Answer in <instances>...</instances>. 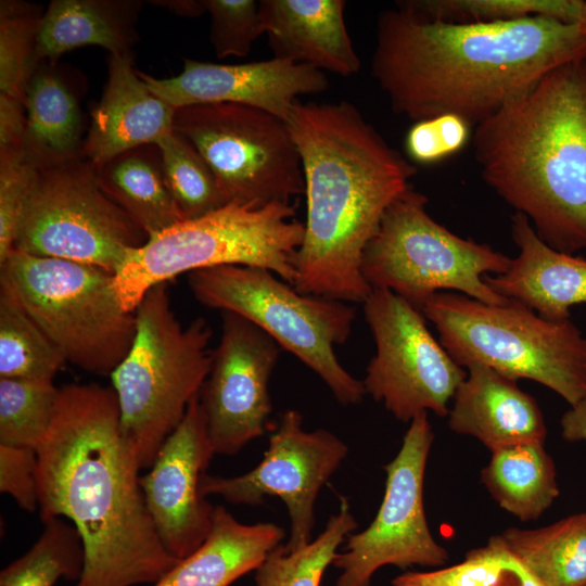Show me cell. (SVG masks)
<instances>
[{
  "mask_svg": "<svg viewBox=\"0 0 586 586\" xmlns=\"http://www.w3.org/2000/svg\"><path fill=\"white\" fill-rule=\"evenodd\" d=\"M343 0H260L264 34L273 58L341 76L358 73Z\"/></svg>",
  "mask_w": 586,
  "mask_h": 586,
  "instance_id": "cell-22",
  "label": "cell"
},
{
  "mask_svg": "<svg viewBox=\"0 0 586 586\" xmlns=\"http://www.w3.org/2000/svg\"><path fill=\"white\" fill-rule=\"evenodd\" d=\"M135 315L133 342L111 380L123 435L140 468L149 469L207 379L212 329L203 318L188 326L178 320L167 283L150 289Z\"/></svg>",
  "mask_w": 586,
  "mask_h": 586,
  "instance_id": "cell-5",
  "label": "cell"
},
{
  "mask_svg": "<svg viewBox=\"0 0 586 586\" xmlns=\"http://www.w3.org/2000/svg\"><path fill=\"white\" fill-rule=\"evenodd\" d=\"M393 586H544L495 536L460 563L431 572H407Z\"/></svg>",
  "mask_w": 586,
  "mask_h": 586,
  "instance_id": "cell-32",
  "label": "cell"
},
{
  "mask_svg": "<svg viewBox=\"0 0 586 586\" xmlns=\"http://www.w3.org/2000/svg\"><path fill=\"white\" fill-rule=\"evenodd\" d=\"M560 424L565 441L586 443V397L564 412Z\"/></svg>",
  "mask_w": 586,
  "mask_h": 586,
  "instance_id": "cell-41",
  "label": "cell"
},
{
  "mask_svg": "<svg viewBox=\"0 0 586 586\" xmlns=\"http://www.w3.org/2000/svg\"><path fill=\"white\" fill-rule=\"evenodd\" d=\"M59 392L52 380L0 378V444L37 450L51 426Z\"/></svg>",
  "mask_w": 586,
  "mask_h": 586,
  "instance_id": "cell-33",
  "label": "cell"
},
{
  "mask_svg": "<svg viewBox=\"0 0 586 586\" xmlns=\"http://www.w3.org/2000/svg\"><path fill=\"white\" fill-rule=\"evenodd\" d=\"M173 130L211 167L227 204L292 203L305 192L288 123L268 112L233 103L189 105L176 110Z\"/></svg>",
  "mask_w": 586,
  "mask_h": 586,
  "instance_id": "cell-12",
  "label": "cell"
},
{
  "mask_svg": "<svg viewBox=\"0 0 586 586\" xmlns=\"http://www.w3.org/2000/svg\"><path fill=\"white\" fill-rule=\"evenodd\" d=\"M467 369L448 411L451 431L479 440L491 451L523 443H545L547 426L543 412L517 380L480 364Z\"/></svg>",
  "mask_w": 586,
  "mask_h": 586,
  "instance_id": "cell-21",
  "label": "cell"
},
{
  "mask_svg": "<svg viewBox=\"0 0 586 586\" xmlns=\"http://www.w3.org/2000/svg\"><path fill=\"white\" fill-rule=\"evenodd\" d=\"M407 158L417 164H434L450 154L435 117L416 122L405 138Z\"/></svg>",
  "mask_w": 586,
  "mask_h": 586,
  "instance_id": "cell-39",
  "label": "cell"
},
{
  "mask_svg": "<svg viewBox=\"0 0 586 586\" xmlns=\"http://www.w3.org/2000/svg\"><path fill=\"white\" fill-rule=\"evenodd\" d=\"M176 109L151 91L132 53L110 54L107 80L87 129L82 156L94 166L173 131Z\"/></svg>",
  "mask_w": 586,
  "mask_h": 586,
  "instance_id": "cell-19",
  "label": "cell"
},
{
  "mask_svg": "<svg viewBox=\"0 0 586 586\" xmlns=\"http://www.w3.org/2000/svg\"><path fill=\"white\" fill-rule=\"evenodd\" d=\"M434 433L428 412L413 418L395 458L383 467L385 492L371 524L349 534L333 565L341 570L336 586H370L384 565L442 566L448 551L433 537L424 510L423 484Z\"/></svg>",
  "mask_w": 586,
  "mask_h": 586,
  "instance_id": "cell-14",
  "label": "cell"
},
{
  "mask_svg": "<svg viewBox=\"0 0 586 586\" xmlns=\"http://www.w3.org/2000/svg\"><path fill=\"white\" fill-rule=\"evenodd\" d=\"M37 458L41 522L68 519L82 540L74 586L154 584L180 561L157 535L113 386H61Z\"/></svg>",
  "mask_w": 586,
  "mask_h": 586,
  "instance_id": "cell-2",
  "label": "cell"
},
{
  "mask_svg": "<svg viewBox=\"0 0 586 586\" xmlns=\"http://www.w3.org/2000/svg\"><path fill=\"white\" fill-rule=\"evenodd\" d=\"M192 294L204 306L238 314L296 356L342 405L359 404L362 381L340 362L334 347L349 337L356 310L345 302L298 292L268 269L224 265L189 273Z\"/></svg>",
  "mask_w": 586,
  "mask_h": 586,
  "instance_id": "cell-9",
  "label": "cell"
},
{
  "mask_svg": "<svg viewBox=\"0 0 586 586\" xmlns=\"http://www.w3.org/2000/svg\"><path fill=\"white\" fill-rule=\"evenodd\" d=\"M544 586H586V512L550 525L496 535Z\"/></svg>",
  "mask_w": 586,
  "mask_h": 586,
  "instance_id": "cell-28",
  "label": "cell"
},
{
  "mask_svg": "<svg viewBox=\"0 0 586 586\" xmlns=\"http://www.w3.org/2000/svg\"><path fill=\"white\" fill-rule=\"evenodd\" d=\"M156 144L182 220L204 216L227 204L213 170L183 137L173 130Z\"/></svg>",
  "mask_w": 586,
  "mask_h": 586,
  "instance_id": "cell-34",
  "label": "cell"
},
{
  "mask_svg": "<svg viewBox=\"0 0 586 586\" xmlns=\"http://www.w3.org/2000/svg\"><path fill=\"white\" fill-rule=\"evenodd\" d=\"M362 304L375 343L362 381L366 394L402 422L429 411L448 416L467 373L432 335L421 310L383 289H372Z\"/></svg>",
  "mask_w": 586,
  "mask_h": 586,
  "instance_id": "cell-13",
  "label": "cell"
},
{
  "mask_svg": "<svg viewBox=\"0 0 586 586\" xmlns=\"http://www.w3.org/2000/svg\"><path fill=\"white\" fill-rule=\"evenodd\" d=\"M11 291L69 362L110 375L133 342L137 320L113 288V273L86 264L13 250L0 263Z\"/></svg>",
  "mask_w": 586,
  "mask_h": 586,
  "instance_id": "cell-8",
  "label": "cell"
},
{
  "mask_svg": "<svg viewBox=\"0 0 586 586\" xmlns=\"http://www.w3.org/2000/svg\"><path fill=\"white\" fill-rule=\"evenodd\" d=\"M292 203L264 206L230 202L204 216L181 220L149 237L113 275L122 307L135 313L153 286L182 273L224 265L258 267L294 284V257L305 226Z\"/></svg>",
  "mask_w": 586,
  "mask_h": 586,
  "instance_id": "cell-6",
  "label": "cell"
},
{
  "mask_svg": "<svg viewBox=\"0 0 586 586\" xmlns=\"http://www.w3.org/2000/svg\"><path fill=\"white\" fill-rule=\"evenodd\" d=\"M95 174L103 192L149 237L182 220L157 144L127 150L95 166Z\"/></svg>",
  "mask_w": 586,
  "mask_h": 586,
  "instance_id": "cell-26",
  "label": "cell"
},
{
  "mask_svg": "<svg viewBox=\"0 0 586 586\" xmlns=\"http://www.w3.org/2000/svg\"><path fill=\"white\" fill-rule=\"evenodd\" d=\"M211 17L209 41L219 59L245 56L264 34L259 1L202 0Z\"/></svg>",
  "mask_w": 586,
  "mask_h": 586,
  "instance_id": "cell-37",
  "label": "cell"
},
{
  "mask_svg": "<svg viewBox=\"0 0 586 586\" xmlns=\"http://www.w3.org/2000/svg\"><path fill=\"white\" fill-rule=\"evenodd\" d=\"M472 143L484 181L547 245L586 249V58L475 125Z\"/></svg>",
  "mask_w": 586,
  "mask_h": 586,
  "instance_id": "cell-4",
  "label": "cell"
},
{
  "mask_svg": "<svg viewBox=\"0 0 586 586\" xmlns=\"http://www.w3.org/2000/svg\"><path fill=\"white\" fill-rule=\"evenodd\" d=\"M39 538L0 572V586H55L80 578L85 549L77 528L63 518L43 522Z\"/></svg>",
  "mask_w": 586,
  "mask_h": 586,
  "instance_id": "cell-30",
  "label": "cell"
},
{
  "mask_svg": "<svg viewBox=\"0 0 586 586\" xmlns=\"http://www.w3.org/2000/svg\"><path fill=\"white\" fill-rule=\"evenodd\" d=\"M420 310L462 368L480 364L532 380L571 407L586 397V337L571 319L547 320L512 298L486 304L455 292L432 295Z\"/></svg>",
  "mask_w": 586,
  "mask_h": 586,
  "instance_id": "cell-7",
  "label": "cell"
},
{
  "mask_svg": "<svg viewBox=\"0 0 586 586\" xmlns=\"http://www.w3.org/2000/svg\"><path fill=\"white\" fill-rule=\"evenodd\" d=\"M221 333L200 392L215 455H234L265 433L270 377L281 347L244 317L221 311Z\"/></svg>",
  "mask_w": 586,
  "mask_h": 586,
  "instance_id": "cell-16",
  "label": "cell"
},
{
  "mask_svg": "<svg viewBox=\"0 0 586 586\" xmlns=\"http://www.w3.org/2000/svg\"><path fill=\"white\" fill-rule=\"evenodd\" d=\"M286 123L302 161L307 208L293 286L364 303L372 288L361 273L362 253L417 168L346 100L297 101Z\"/></svg>",
  "mask_w": 586,
  "mask_h": 586,
  "instance_id": "cell-3",
  "label": "cell"
},
{
  "mask_svg": "<svg viewBox=\"0 0 586 586\" xmlns=\"http://www.w3.org/2000/svg\"><path fill=\"white\" fill-rule=\"evenodd\" d=\"M212 528L203 544L152 586H230L255 571L285 537L271 522L244 524L226 507H214Z\"/></svg>",
  "mask_w": 586,
  "mask_h": 586,
  "instance_id": "cell-23",
  "label": "cell"
},
{
  "mask_svg": "<svg viewBox=\"0 0 586 586\" xmlns=\"http://www.w3.org/2000/svg\"><path fill=\"white\" fill-rule=\"evenodd\" d=\"M25 126V104L0 95V146H23Z\"/></svg>",
  "mask_w": 586,
  "mask_h": 586,
  "instance_id": "cell-40",
  "label": "cell"
},
{
  "mask_svg": "<svg viewBox=\"0 0 586 586\" xmlns=\"http://www.w3.org/2000/svg\"><path fill=\"white\" fill-rule=\"evenodd\" d=\"M37 450L0 444V492L26 512L38 511Z\"/></svg>",
  "mask_w": 586,
  "mask_h": 586,
  "instance_id": "cell-38",
  "label": "cell"
},
{
  "mask_svg": "<svg viewBox=\"0 0 586 586\" xmlns=\"http://www.w3.org/2000/svg\"><path fill=\"white\" fill-rule=\"evenodd\" d=\"M426 205V196L411 186L388 206L362 253L360 269L368 284L392 291L419 310L438 292L504 303L507 298L484 276L505 273L511 258L453 233L429 215Z\"/></svg>",
  "mask_w": 586,
  "mask_h": 586,
  "instance_id": "cell-10",
  "label": "cell"
},
{
  "mask_svg": "<svg viewBox=\"0 0 586 586\" xmlns=\"http://www.w3.org/2000/svg\"><path fill=\"white\" fill-rule=\"evenodd\" d=\"M511 235L518 255L505 273L484 276L485 283L547 320H569L570 308L586 303V259L547 245L520 213L512 216Z\"/></svg>",
  "mask_w": 586,
  "mask_h": 586,
  "instance_id": "cell-20",
  "label": "cell"
},
{
  "mask_svg": "<svg viewBox=\"0 0 586 586\" xmlns=\"http://www.w3.org/2000/svg\"><path fill=\"white\" fill-rule=\"evenodd\" d=\"M149 3L184 17H196L206 12L202 0H157Z\"/></svg>",
  "mask_w": 586,
  "mask_h": 586,
  "instance_id": "cell-42",
  "label": "cell"
},
{
  "mask_svg": "<svg viewBox=\"0 0 586 586\" xmlns=\"http://www.w3.org/2000/svg\"><path fill=\"white\" fill-rule=\"evenodd\" d=\"M24 152L36 168L82 156L86 139L77 88L58 61L35 68L25 92Z\"/></svg>",
  "mask_w": 586,
  "mask_h": 586,
  "instance_id": "cell-24",
  "label": "cell"
},
{
  "mask_svg": "<svg viewBox=\"0 0 586 586\" xmlns=\"http://www.w3.org/2000/svg\"><path fill=\"white\" fill-rule=\"evenodd\" d=\"M142 7L141 0H52L38 30L37 65L85 46H99L110 54L132 53Z\"/></svg>",
  "mask_w": 586,
  "mask_h": 586,
  "instance_id": "cell-25",
  "label": "cell"
},
{
  "mask_svg": "<svg viewBox=\"0 0 586 586\" xmlns=\"http://www.w3.org/2000/svg\"><path fill=\"white\" fill-rule=\"evenodd\" d=\"M348 454L346 444L333 433L304 430L303 416L294 409L280 416L262 461L238 476L202 475L203 496L215 495L233 505L258 506L277 496L286 506L290 536L283 549L297 550L313 539L314 506L321 487Z\"/></svg>",
  "mask_w": 586,
  "mask_h": 586,
  "instance_id": "cell-15",
  "label": "cell"
},
{
  "mask_svg": "<svg viewBox=\"0 0 586 586\" xmlns=\"http://www.w3.org/2000/svg\"><path fill=\"white\" fill-rule=\"evenodd\" d=\"M481 481L500 508L523 522L539 518L559 496L555 462L538 442L493 450Z\"/></svg>",
  "mask_w": 586,
  "mask_h": 586,
  "instance_id": "cell-27",
  "label": "cell"
},
{
  "mask_svg": "<svg viewBox=\"0 0 586 586\" xmlns=\"http://www.w3.org/2000/svg\"><path fill=\"white\" fill-rule=\"evenodd\" d=\"M149 235L101 189L95 166L79 156L37 168L14 249L86 264L114 275Z\"/></svg>",
  "mask_w": 586,
  "mask_h": 586,
  "instance_id": "cell-11",
  "label": "cell"
},
{
  "mask_svg": "<svg viewBox=\"0 0 586 586\" xmlns=\"http://www.w3.org/2000/svg\"><path fill=\"white\" fill-rule=\"evenodd\" d=\"M43 12L21 0L0 2V95L25 104L27 84L37 67V36Z\"/></svg>",
  "mask_w": 586,
  "mask_h": 586,
  "instance_id": "cell-35",
  "label": "cell"
},
{
  "mask_svg": "<svg viewBox=\"0 0 586 586\" xmlns=\"http://www.w3.org/2000/svg\"><path fill=\"white\" fill-rule=\"evenodd\" d=\"M65 364L15 295L0 285V378L53 381Z\"/></svg>",
  "mask_w": 586,
  "mask_h": 586,
  "instance_id": "cell-29",
  "label": "cell"
},
{
  "mask_svg": "<svg viewBox=\"0 0 586 586\" xmlns=\"http://www.w3.org/2000/svg\"><path fill=\"white\" fill-rule=\"evenodd\" d=\"M214 455L199 394L140 477L157 535L178 559L195 551L211 532L215 506L202 495L200 484Z\"/></svg>",
  "mask_w": 586,
  "mask_h": 586,
  "instance_id": "cell-17",
  "label": "cell"
},
{
  "mask_svg": "<svg viewBox=\"0 0 586 586\" xmlns=\"http://www.w3.org/2000/svg\"><path fill=\"white\" fill-rule=\"evenodd\" d=\"M357 528L348 501L341 497L340 510L328 520L321 534L306 546L286 552L275 548L255 570L256 586H320L340 545Z\"/></svg>",
  "mask_w": 586,
  "mask_h": 586,
  "instance_id": "cell-31",
  "label": "cell"
},
{
  "mask_svg": "<svg viewBox=\"0 0 586 586\" xmlns=\"http://www.w3.org/2000/svg\"><path fill=\"white\" fill-rule=\"evenodd\" d=\"M582 58L578 25L542 16L445 22L397 7L378 15L371 75L398 115L416 123L455 114L475 126Z\"/></svg>",
  "mask_w": 586,
  "mask_h": 586,
  "instance_id": "cell-1",
  "label": "cell"
},
{
  "mask_svg": "<svg viewBox=\"0 0 586 586\" xmlns=\"http://www.w3.org/2000/svg\"><path fill=\"white\" fill-rule=\"evenodd\" d=\"M153 93L180 109L195 104L233 103L256 107L283 120L300 95L326 91L322 71L306 64L272 58L242 64H215L183 59L180 74L156 78L138 71Z\"/></svg>",
  "mask_w": 586,
  "mask_h": 586,
  "instance_id": "cell-18",
  "label": "cell"
},
{
  "mask_svg": "<svg viewBox=\"0 0 586 586\" xmlns=\"http://www.w3.org/2000/svg\"><path fill=\"white\" fill-rule=\"evenodd\" d=\"M36 173L23 146H0V263L14 249Z\"/></svg>",
  "mask_w": 586,
  "mask_h": 586,
  "instance_id": "cell-36",
  "label": "cell"
}]
</instances>
